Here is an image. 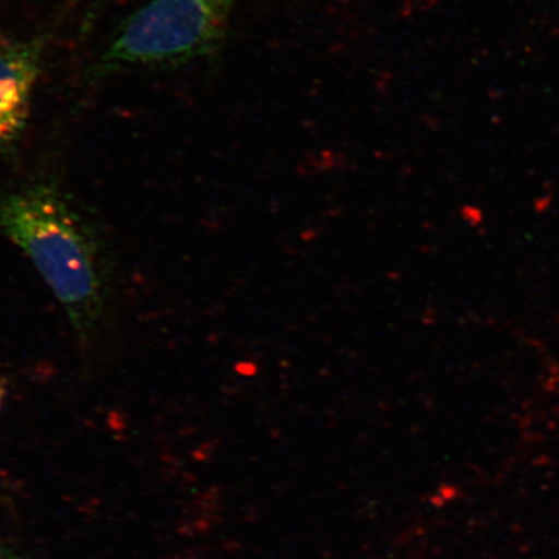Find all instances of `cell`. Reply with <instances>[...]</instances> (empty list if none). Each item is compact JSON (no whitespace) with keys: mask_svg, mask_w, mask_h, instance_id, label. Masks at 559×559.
<instances>
[{"mask_svg":"<svg viewBox=\"0 0 559 559\" xmlns=\"http://www.w3.org/2000/svg\"><path fill=\"white\" fill-rule=\"evenodd\" d=\"M10 381L5 377H0V412H2L7 394H9Z\"/></svg>","mask_w":559,"mask_h":559,"instance_id":"cell-5","label":"cell"},{"mask_svg":"<svg viewBox=\"0 0 559 559\" xmlns=\"http://www.w3.org/2000/svg\"><path fill=\"white\" fill-rule=\"evenodd\" d=\"M234 0H150L124 21L102 56L100 72L185 62L225 37Z\"/></svg>","mask_w":559,"mask_h":559,"instance_id":"cell-2","label":"cell"},{"mask_svg":"<svg viewBox=\"0 0 559 559\" xmlns=\"http://www.w3.org/2000/svg\"><path fill=\"white\" fill-rule=\"evenodd\" d=\"M0 559H27L17 554V551L12 550L7 547L3 543H0Z\"/></svg>","mask_w":559,"mask_h":559,"instance_id":"cell-4","label":"cell"},{"mask_svg":"<svg viewBox=\"0 0 559 559\" xmlns=\"http://www.w3.org/2000/svg\"><path fill=\"white\" fill-rule=\"evenodd\" d=\"M44 53L38 38L0 41V155L19 143L29 122Z\"/></svg>","mask_w":559,"mask_h":559,"instance_id":"cell-3","label":"cell"},{"mask_svg":"<svg viewBox=\"0 0 559 559\" xmlns=\"http://www.w3.org/2000/svg\"><path fill=\"white\" fill-rule=\"evenodd\" d=\"M0 229L31 258L80 340L93 337L109 293L107 258L93 222L60 188L35 185L0 199Z\"/></svg>","mask_w":559,"mask_h":559,"instance_id":"cell-1","label":"cell"}]
</instances>
